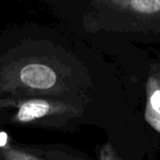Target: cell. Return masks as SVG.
Instances as JSON below:
<instances>
[{"mask_svg":"<svg viewBox=\"0 0 160 160\" xmlns=\"http://www.w3.org/2000/svg\"><path fill=\"white\" fill-rule=\"evenodd\" d=\"M20 79L25 86L32 89L48 90L57 81L56 73L52 68L42 64H29L20 71Z\"/></svg>","mask_w":160,"mask_h":160,"instance_id":"cell-1","label":"cell"},{"mask_svg":"<svg viewBox=\"0 0 160 160\" xmlns=\"http://www.w3.org/2000/svg\"><path fill=\"white\" fill-rule=\"evenodd\" d=\"M110 7L138 17H160V0H101Z\"/></svg>","mask_w":160,"mask_h":160,"instance_id":"cell-2","label":"cell"},{"mask_svg":"<svg viewBox=\"0 0 160 160\" xmlns=\"http://www.w3.org/2000/svg\"><path fill=\"white\" fill-rule=\"evenodd\" d=\"M51 110V105L43 100H31L24 102L19 109L17 120L27 123L45 116Z\"/></svg>","mask_w":160,"mask_h":160,"instance_id":"cell-3","label":"cell"},{"mask_svg":"<svg viewBox=\"0 0 160 160\" xmlns=\"http://www.w3.org/2000/svg\"><path fill=\"white\" fill-rule=\"evenodd\" d=\"M149 107H150L151 111H153L156 114L160 116V88H157L152 92H150Z\"/></svg>","mask_w":160,"mask_h":160,"instance_id":"cell-4","label":"cell"}]
</instances>
